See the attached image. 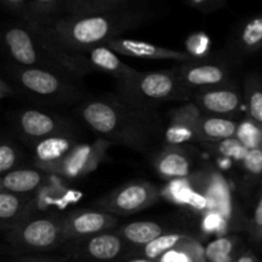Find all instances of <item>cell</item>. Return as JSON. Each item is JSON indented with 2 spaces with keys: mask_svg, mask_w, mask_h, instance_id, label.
<instances>
[{
  "mask_svg": "<svg viewBox=\"0 0 262 262\" xmlns=\"http://www.w3.org/2000/svg\"><path fill=\"white\" fill-rule=\"evenodd\" d=\"M76 117L97 137L137 152L164 145L166 127L156 110L138 106L115 92L87 96L74 107Z\"/></svg>",
  "mask_w": 262,
  "mask_h": 262,
  "instance_id": "1",
  "label": "cell"
},
{
  "mask_svg": "<svg viewBox=\"0 0 262 262\" xmlns=\"http://www.w3.org/2000/svg\"><path fill=\"white\" fill-rule=\"evenodd\" d=\"M148 14L124 7L94 14H66L55 19L35 23L38 30L67 53H83L107 45L120 35L140 27ZM28 22V20H27Z\"/></svg>",
  "mask_w": 262,
  "mask_h": 262,
  "instance_id": "2",
  "label": "cell"
},
{
  "mask_svg": "<svg viewBox=\"0 0 262 262\" xmlns=\"http://www.w3.org/2000/svg\"><path fill=\"white\" fill-rule=\"evenodd\" d=\"M3 49L8 61L18 66L50 69L77 79L84 77L76 54L61 50L32 22L22 19L5 27Z\"/></svg>",
  "mask_w": 262,
  "mask_h": 262,
  "instance_id": "3",
  "label": "cell"
},
{
  "mask_svg": "<svg viewBox=\"0 0 262 262\" xmlns=\"http://www.w3.org/2000/svg\"><path fill=\"white\" fill-rule=\"evenodd\" d=\"M2 76L17 89L18 96L45 106H77L89 96L81 79L50 69L18 66L7 60Z\"/></svg>",
  "mask_w": 262,
  "mask_h": 262,
  "instance_id": "4",
  "label": "cell"
},
{
  "mask_svg": "<svg viewBox=\"0 0 262 262\" xmlns=\"http://www.w3.org/2000/svg\"><path fill=\"white\" fill-rule=\"evenodd\" d=\"M114 92L127 101L152 110L166 102L193 99V92L184 86L176 67L154 72L138 71L130 78L117 82Z\"/></svg>",
  "mask_w": 262,
  "mask_h": 262,
  "instance_id": "5",
  "label": "cell"
},
{
  "mask_svg": "<svg viewBox=\"0 0 262 262\" xmlns=\"http://www.w3.org/2000/svg\"><path fill=\"white\" fill-rule=\"evenodd\" d=\"M4 237L18 255H41L58 250L66 245L63 216L51 214L31 215Z\"/></svg>",
  "mask_w": 262,
  "mask_h": 262,
  "instance_id": "6",
  "label": "cell"
},
{
  "mask_svg": "<svg viewBox=\"0 0 262 262\" xmlns=\"http://www.w3.org/2000/svg\"><path fill=\"white\" fill-rule=\"evenodd\" d=\"M10 127L19 140L35 147L38 142L56 136H78L81 129L73 119L35 107L17 110L10 115Z\"/></svg>",
  "mask_w": 262,
  "mask_h": 262,
  "instance_id": "7",
  "label": "cell"
},
{
  "mask_svg": "<svg viewBox=\"0 0 262 262\" xmlns=\"http://www.w3.org/2000/svg\"><path fill=\"white\" fill-rule=\"evenodd\" d=\"M161 196V191L154 183L136 179L113 189L97 200L96 204L100 210L115 216H129L152 207L160 201Z\"/></svg>",
  "mask_w": 262,
  "mask_h": 262,
  "instance_id": "8",
  "label": "cell"
},
{
  "mask_svg": "<svg viewBox=\"0 0 262 262\" xmlns=\"http://www.w3.org/2000/svg\"><path fill=\"white\" fill-rule=\"evenodd\" d=\"M112 146H114L112 142L100 137L94 142H79L60 163L49 169L46 173L68 181L83 178L104 163Z\"/></svg>",
  "mask_w": 262,
  "mask_h": 262,
  "instance_id": "9",
  "label": "cell"
},
{
  "mask_svg": "<svg viewBox=\"0 0 262 262\" xmlns=\"http://www.w3.org/2000/svg\"><path fill=\"white\" fill-rule=\"evenodd\" d=\"M128 245L117 230L100 233L82 239L69 241L63 246L69 258L90 262H112L124 255Z\"/></svg>",
  "mask_w": 262,
  "mask_h": 262,
  "instance_id": "10",
  "label": "cell"
},
{
  "mask_svg": "<svg viewBox=\"0 0 262 262\" xmlns=\"http://www.w3.org/2000/svg\"><path fill=\"white\" fill-rule=\"evenodd\" d=\"M184 86L192 92L233 83L230 68L217 59H193L176 67Z\"/></svg>",
  "mask_w": 262,
  "mask_h": 262,
  "instance_id": "11",
  "label": "cell"
},
{
  "mask_svg": "<svg viewBox=\"0 0 262 262\" xmlns=\"http://www.w3.org/2000/svg\"><path fill=\"white\" fill-rule=\"evenodd\" d=\"M119 220L115 215L104 210L77 209L63 215V232L66 243L82 239L100 233L115 230Z\"/></svg>",
  "mask_w": 262,
  "mask_h": 262,
  "instance_id": "12",
  "label": "cell"
},
{
  "mask_svg": "<svg viewBox=\"0 0 262 262\" xmlns=\"http://www.w3.org/2000/svg\"><path fill=\"white\" fill-rule=\"evenodd\" d=\"M192 102L204 114L232 119L239 113L242 95L233 82L224 86L199 90L193 94Z\"/></svg>",
  "mask_w": 262,
  "mask_h": 262,
  "instance_id": "13",
  "label": "cell"
},
{
  "mask_svg": "<svg viewBox=\"0 0 262 262\" xmlns=\"http://www.w3.org/2000/svg\"><path fill=\"white\" fill-rule=\"evenodd\" d=\"M78 59L83 74L104 73L114 77L117 82L124 81L138 73L137 69L125 64L119 58V54L113 51L106 45L90 49L83 53H74Z\"/></svg>",
  "mask_w": 262,
  "mask_h": 262,
  "instance_id": "14",
  "label": "cell"
},
{
  "mask_svg": "<svg viewBox=\"0 0 262 262\" xmlns=\"http://www.w3.org/2000/svg\"><path fill=\"white\" fill-rule=\"evenodd\" d=\"M106 46L119 55L140 59V60H174L178 61L179 64L193 60V58L186 51L164 48L155 43L132 40V38H115Z\"/></svg>",
  "mask_w": 262,
  "mask_h": 262,
  "instance_id": "15",
  "label": "cell"
},
{
  "mask_svg": "<svg viewBox=\"0 0 262 262\" xmlns=\"http://www.w3.org/2000/svg\"><path fill=\"white\" fill-rule=\"evenodd\" d=\"M156 173L166 181H178L189 178L193 166V156L184 146L163 145L154 158Z\"/></svg>",
  "mask_w": 262,
  "mask_h": 262,
  "instance_id": "16",
  "label": "cell"
},
{
  "mask_svg": "<svg viewBox=\"0 0 262 262\" xmlns=\"http://www.w3.org/2000/svg\"><path fill=\"white\" fill-rule=\"evenodd\" d=\"M35 194H18L0 191V228L4 234L22 224L31 216Z\"/></svg>",
  "mask_w": 262,
  "mask_h": 262,
  "instance_id": "17",
  "label": "cell"
},
{
  "mask_svg": "<svg viewBox=\"0 0 262 262\" xmlns=\"http://www.w3.org/2000/svg\"><path fill=\"white\" fill-rule=\"evenodd\" d=\"M196 112L197 107L193 102H188L169 113L170 123L165 129L164 145L183 146L188 142H199V136L193 124Z\"/></svg>",
  "mask_w": 262,
  "mask_h": 262,
  "instance_id": "18",
  "label": "cell"
},
{
  "mask_svg": "<svg viewBox=\"0 0 262 262\" xmlns=\"http://www.w3.org/2000/svg\"><path fill=\"white\" fill-rule=\"evenodd\" d=\"M193 124L199 136V142L202 145L230 140L234 138L238 132V123L230 118L207 115L199 109L194 114Z\"/></svg>",
  "mask_w": 262,
  "mask_h": 262,
  "instance_id": "19",
  "label": "cell"
},
{
  "mask_svg": "<svg viewBox=\"0 0 262 262\" xmlns=\"http://www.w3.org/2000/svg\"><path fill=\"white\" fill-rule=\"evenodd\" d=\"M79 142L81 137L78 136H56L41 141L33 147L35 148L33 165L46 173L49 169L60 163Z\"/></svg>",
  "mask_w": 262,
  "mask_h": 262,
  "instance_id": "20",
  "label": "cell"
},
{
  "mask_svg": "<svg viewBox=\"0 0 262 262\" xmlns=\"http://www.w3.org/2000/svg\"><path fill=\"white\" fill-rule=\"evenodd\" d=\"M48 174L38 168H18L3 174L0 178V191L18 194H35L43 186Z\"/></svg>",
  "mask_w": 262,
  "mask_h": 262,
  "instance_id": "21",
  "label": "cell"
},
{
  "mask_svg": "<svg viewBox=\"0 0 262 262\" xmlns=\"http://www.w3.org/2000/svg\"><path fill=\"white\" fill-rule=\"evenodd\" d=\"M115 230L128 246H133L136 248L143 247L169 232L166 225L158 222H150V220L128 223L122 227H118Z\"/></svg>",
  "mask_w": 262,
  "mask_h": 262,
  "instance_id": "22",
  "label": "cell"
},
{
  "mask_svg": "<svg viewBox=\"0 0 262 262\" xmlns=\"http://www.w3.org/2000/svg\"><path fill=\"white\" fill-rule=\"evenodd\" d=\"M233 53L238 56L255 54L262 48V14L246 20L235 31L232 40Z\"/></svg>",
  "mask_w": 262,
  "mask_h": 262,
  "instance_id": "23",
  "label": "cell"
},
{
  "mask_svg": "<svg viewBox=\"0 0 262 262\" xmlns=\"http://www.w3.org/2000/svg\"><path fill=\"white\" fill-rule=\"evenodd\" d=\"M191 238L193 237L191 234H188V233L176 232V230L174 232H166L165 234L160 235V237L154 239L148 245L137 248L135 252V256L150 258V260H158L161 256L165 255L166 252H169L173 248L178 247L179 245H182L183 242H187Z\"/></svg>",
  "mask_w": 262,
  "mask_h": 262,
  "instance_id": "24",
  "label": "cell"
},
{
  "mask_svg": "<svg viewBox=\"0 0 262 262\" xmlns=\"http://www.w3.org/2000/svg\"><path fill=\"white\" fill-rule=\"evenodd\" d=\"M243 99L248 118L262 127V77L260 74L251 73L246 77Z\"/></svg>",
  "mask_w": 262,
  "mask_h": 262,
  "instance_id": "25",
  "label": "cell"
},
{
  "mask_svg": "<svg viewBox=\"0 0 262 262\" xmlns=\"http://www.w3.org/2000/svg\"><path fill=\"white\" fill-rule=\"evenodd\" d=\"M64 8L66 0H30L20 19L36 23L48 22L58 18L59 13L64 12Z\"/></svg>",
  "mask_w": 262,
  "mask_h": 262,
  "instance_id": "26",
  "label": "cell"
},
{
  "mask_svg": "<svg viewBox=\"0 0 262 262\" xmlns=\"http://www.w3.org/2000/svg\"><path fill=\"white\" fill-rule=\"evenodd\" d=\"M238 238L234 235L216 237L205 247L206 262H235Z\"/></svg>",
  "mask_w": 262,
  "mask_h": 262,
  "instance_id": "27",
  "label": "cell"
},
{
  "mask_svg": "<svg viewBox=\"0 0 262 262\" xmlns=\"http://www.w3.org/2000/svg\"><path fill=\"white\" fill-rule=\"evenodd\" d=\"M159 262H206L205 247L196 239L191 238L178 247L173 248L158 258Z\"/></svg>",
  "mask_w": 262,
  "mask_h": 262,
  "instance_id": "28",
  "label": "cell"
},
{
  "mask_svg": "<svg viewBox=\"0 0 262 262\" xmlns=\"http://www.w3.org/2000/svg\"><path fill=\"white\" fill-rule=\"evenodd\" d=\"M129 0H66L67 14H94L124 7Z\"/></svg>",
  "mask_w": 262,
  "mask_h": 262,
  "instance_id": "29",
  "label": "cell"
},
{
  "mask_svg": "<svg viewBox=\"0 0 262 262\" xmlns=\"http://www.w3.org/2000/svg\"><path fill=\"white\" fill-rule=\"evenodd\" d=\"M245 179L243 184L247 187L255 186L262 178V147L248 150L247 155L242 160Z\"/></svg>",
  "mask_w": 262,
  "mask_h": 262,
  "instance_id": "30",
  "label": "cell"
},
{
  "mask_svg": "<svg viewBox=\"0 0 262 262\" xmlns=\"http://www.w3.org/2000/svg\"><path fill=\"white\" fill-rule=\"evenodd\" d=\"M238 141L247 150L262 147V127L248 118L242 123H238V132L235 136Z\"/></svg>",
  "mask_w": 262,
  "mask_h": 262,
  "instance_id": "31",
  "label": "cell"
},
{
  "mask_svg": "<svg viewBox=\"0 0 262 262\" xmlns=\"http://www.w3.org/2000/svg\"><path fill=\"white\" fill-rule=\"evenodd\" d=\"M161 194H164L169 201L177 205H191L192 200L196 196L191 184L188 183V178L169 182Z\"/></svg>",
  "mask_w": 262,
  "mask_h": 262,
  "instance_id": "32",
  "label": "cell"
},
{
  "mask_svg": "<svg viewBox=\"0 0 262 262\" xmlns=\"http://www.w3.org/2000/svg\"><path fill=\"white\" fill-rule=\"evenodd\" d=\"M19 163V148L13 141H10V138L3 137L2 145H0V173L2 176L18 169Z\"/></svg>",
  "mask_w": 262,
  "mask_h": 262,
  "instance_id": "33",
  "label": "cell"
},
{
  "mask_svg": "<svg viewBox=\"0 0 262 262\" xmlns=\"http://www.w3.org/2000/svg\"><path fill=\"white\" fill-rule=\"evenodd\" d=\"M211 40L205 32H194L186 40V53L193 59L209 58Z\"/></svg>",
  "mask_w": 262,
  "mask_h": 262,
  "instance_id": "34",
  "label": "cell"
},
{
  "mask_svg": "<svg viewBox=\"0 0 262 262\" xmlns=\"http://www.w3.org/2000/svg\"><path fill=\"white\" fill-rule=\"evenodd\" d=\"M206 146H209L210 148H217L222 155L228 156V158L237 159V160H242L245 159V156L247 155L248 150L237 140V138H230V140L222 141V142L216 143H205Z\"/></svg>",
  "mask_w": 262,
  "mask_h": 262,
  "instance_id": "35",
  "label": "cell"
},
{
  "mask_svg": "<svg viewBox=\"0 0 262 262\" xmlns=\"http://www.w3.org/2000/svg\"><path fill=\"white\" fill-rule=\"evenodd\" d=\"M225 227H227V220L220 212L211 211L205 215L204 222H202V230L206 234H215L217 237H222L227 233Z\"/></svg>",
  "mask_w": 262,
  "mask_h": 262,
  "instance_id": "36",
  "label": "cell"
},
{
  "mask_svg": "<svg viewBox=\"0 0 262 262\" xmlns=\"http://www.w3.org/2000/svg\"><path fill=\"white\" fill-rule=\"evenodd\" d=\"M248 235L253 245L260 246L262 243V191L255 212L248 223Z\"/></svg>",
  "mask_w": 262,
  "mask_h": 262,
  "instance_id": "37",
  "label": "cell"
},
{
  "mask_svg": "<svg viewBox=\"0 0 262 262\" xmlns=\"http://www.w3.org/2000/svg\"><path fill=\"white\" fill-rule=\"evenodd\" d=\"M227 0H189V4L204 13H211L224 7Z\"/></svg>",
  "mask_w": 262,
  "mask_h": 262,
  "instance_id": "38",
  "label": "cell"
},
{
  "mask_svg": "<svg viewBox=\"0 0 262 262\" xmlns=\"http://www.w3.org/2000/svg\"><path fill=\"white\" fill-rule=\"evenodd\" d=\"M13 262H67L61 258L51 257L46 255H17Z\"/></svg>",
  "mask_w": 262,
  "mask_h": 262,
  "instance_id": "39",
  "label": "cell"
},
{
  "mask_svg": "<svg viewBox=\"0 0 262 262\" xmlns=\"http://www.w3.org/2000/svg\"><path fill=\"white\" fill-rule=\"evenodd\" d=\"M14 96H18L17 89L5 77H0V99L7 100Z\"/></svg>",
  "mask_w": 262,
  "mask_h": 262,
  "instance_id": "40",
  "label": "cell"
},
{
  "mask_svg": "<svg viewBox=\"0 0 262 262\" xmlns=\"http://www.w3.org/2000/svg\"><path fill=\"white\" fill-rule=\"evenodd\" d=\"M3 3H4L8 9L12 10V12L19 13L20 17H22L25 14L26 9H27L30 0H3Z\"/></svg>",
  "mask_w": 262,
  "mask_h": 262,
  "instance_id": "41",
  "label": "cell"
},
{
  "mask_svg": "<svg viewBox=\"0 0 262 262\" xmlns=\"http://www.w3.org/2000/svg\"><path fill=\"white\" fill-rule=\"evenodd\" d=\"M235 262H260V260L256 257V255L253 252H251V251H245V252H242L241 255H238Z\"/></svg>",
  "mask_w": 262,
  "mask_h": 262,
  "instance_id": "42",
  "label": "cell"
},
{
  "mask_svg": "<svg viewBox=\"0 0 262 262\" xmlns=\"http://www.w3.org/2000/svg\"><path fill=\"white\" fill-rule=\"evenodd\" d=\"M124 262H159L158 260H150V258H145V257H138V256H135L132 258H128L127 261Z\"/></svg>",
  "mask_w": 262,
  "mask_h": 262,
  "instance_id": "43",
  "label": "cell"
}]
</instances>
